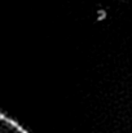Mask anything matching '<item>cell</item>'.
<instances>
[{
	"mask_svg": "<svg viewBox=\"0 0 132 133\" xmlns=\"http://www.w3.org/2000/svg\"><path fill=\"white\" fill-rule=\"evenodd\" d=\"M0 133H29L22 125L0 111Z\"/></svg>",
	"mask_w": 132,
	"mask_h": 133,
	"instance_id": "cell-1",
	"label": "cell"
}]
</instances>
